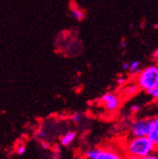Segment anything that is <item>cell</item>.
<instances>
[{"label":"cell","mask_w":158,"mask_h":159,"mask_svg":"<svg viewBox=\"0 0 158 159\" xmlns=\"http://www.w3.org/2000/svg\"><path fill=\"white\" fill-rule=\"evenodd\" d=\"M153 125L152 118H141L133 121L130 127V134L132 137H143L148 136Z\"/></svg>","instance_id":"obj_3"},{"label":"cell","mask_w":158,"mask_h":159,"mask_svg":"<svg viewBox=\"0 0 158 159\" xmlns=\"http://www.w3.org/2000/svg\"><path fill=\"white\" fill-rule=\"evenodd\" d=\"M43 147H44V148H48V143L43 142Z\"/></svg>","instance_id":"obj_22"},{"label":"cell","mask_w":158,"mask_h":159,"mask_svg":"<svg viewBox=\"0 0 158 159\" xmlns=\"http://www.w3.org/2000/svg\"><path fill=\"white\" fill-rule=\"evenodd\" d=\"M140 109H141V107H140L139 105L133 104V105H132V106H131L130 111H131V113H132V114H136V113H138V112L140 111Z\"/></svg>","instance_id":"obj_13"},{"label":"cell","mask_w":158,"mask_h":159,"mask_svg":"<svg viewBox=\"0 0 158 159\" xmlns=\"http://www.w3.org/2000/svg\"><path fill=\"white\" fill-rule=\"evenodd\" d=\"M127 159H142V157L137 156V155H133V154H128Z\"/></svg>","instance_id":"obj_20"},{"label":"cell","mask_w":158,"mask_h":159,"mask_svg":"<svg viewBox=\"0 0 158 159\" xmlns=\"http://www.w3.org/2000/svg\"><path fill=\"white\" fill-rule=\"evenodd\" d=\"M148 137L156 146H158V115L153 117V125Z\"/></svg>","instance_id":"obj_5"},{"label":"cell","mask_w":158,"mask_h":159,"mask_svg":"<svg viewBox=\"0 0 158 159\" xmlns=\"http://www.w3.org/2000/svg\"><path fill=\"white\" fill-rule=\"evenodd\" d=\"M100 102L102 103L103 107L107 111H115L118 109L120 105V98L115 93L108 92L104 95H102L100 98Z\"/></svg>","instance_id":"obj_4"},{"label":"cell","mask_w":158,"mask_h":159,"mask_svg":"<svg viewBox=\"0 0 158 159\" xmlns=\"http://www.w3.org/2000/svg\"><path fill=\"white\" fill-rule=\"evenodd\" d=\"M81 118H82V114H80V113H75L72 116V121L74 123H78L79 121L81 120Z\"/></svg>","instance_id":"obj_12"},{"label":"cell","mask_w":158,"mask_h":159,"mask_svg":"<svg viewBox=\"0 0 158 159\" xmlns=\"http://www.w3.org/2000/svg\"><path fill=\"white\" fill-rule=\"evenodd\" d=\"M146 93H147L149 96H151L152 98L158 99V84H157L156 86H154L153 88H151V89L146 91Z\"/></svg>","instance_id":"obj_11"},{"label":"cell","mask_w":158,"mask_h":159,"mask_svg":"<svg viewBox=\"0 0 158 159\" xmlns=\"http://www.w3.org/2000/svg\"><path fill=\"white\" fill-rule=\"evenodd\" d=\"M121 67H122V69H123V70H129V68H130V63H128V62H124V63H122Z\"/></svg>","instance_id":"obj_17"},{"label":"cell","mask_w":158,"mask_h":159,"mask_svg":"<svg viewBox=\"0 0 158 159\" xmlns=\"http://www.w3.org/2000/svg\"><path fill=\"white\" fill-rule=\"evenodd\" d=\"M101 152H102L101 149H97V148L91 149L85 152V157H86V159H98Z\"/></svg>","instance_id":"obj_9"},{"label":"cell","mask_w":158,"mask_h":159,"mask_svg":"<svg viewBox=\"0 0 158 159\" xmlns=\"http://www.w3.org/2000/svg\"><path fill=\"white\" fill-rule=\"evenodd\" d=\"M126 82H127V79L125 77H123V76L118 77L117 80H116V83H117L118 85H123V84H126Z\"/></svg>","instance_id":"obj_14"},{"label":"cell","mask_w":158,"mask_h":159,"mask_svg":"<svg viewBox=\"0 0 158 159\" xmlns=\"http://www.w3.org/2000/svg\"><path fill=\"white\" fill-rule=\"evenodd\" d=\"M156 147L148 136L133 137L127 144V152L128 154L144 157L153 153L156 151Z\"/></svg>","instance_id":"obj_1"},{"label":"cell","mask_w":158,"mask_h":159,"mask_svg":"<svg viewBox=\"0 0 158 159\" xmlns=\"http://www.w3.org/2000/svg\"><path fill=\"white\" fill-rule=\"evenodd\" d=\"M153 28H154V29H158V24H155V25L153 26Z\"/></svg>","instance_id":"obj_23"},{"label":"cell","mask_w":158,"mask_h":159,"mask_svg":"<svg viewBox=\"0 0 158 159\" xmlns=\"http://www.w3.org/2000/svg\"><path fill=\"white\" fill-rule=\"evenodd\" d=\"M135 83L144 91L156 86L158 84V65H151L143 68L136 75Z\"/></svg>","instance_id":"obj_2"},{"label":"cell","mask_w":158,"mask_h":159,"mask_svg":"<svg viewBox=\"0 0 158 159\" xmlns=\"http://www.w3.org/2000/svg\"><path fill=\"white\" fill-rule=\"evenodd\" d=\"M142 69L140 68V62L139 61H133L130 63V68L129 71H131L132 73L137 75L138 73H140Z\"/></svg>","instance_id":"obj_10"},{"label":"cell","mask_w":158,"mask_h":159,"mask_svg":"<svg viewBox=\"0 0 158 159\" xmlns=\"http://www.w3.org/2000/svg\"><path fill=\"white\" fill-rule=\"evenodd\" d=\"M120 47L121 48H125L127 47V42H126V40L125 39H122L121 41L120 42Z\"/></svg>","instance_id":"obj_18"},{"label":"cell","mask_w":158,"mask_h":159,"mask_svg":"<svg viewBox=\"0 0 158 159\" xmlns=\"http://www.w3.org/2000/svg\"><path fill=\"white\" fill-rule=\"evenodd\" d=\"M26 146H24V145H20L18 148H17V150H16V152L19 154V155H22V154H24L25 152H26Z\"/></svg>","instance_id":"obj_15"},{"label":"cell","mask_w":158,"mask_h":159,"mask_svg":"<svg viewBox=\"0 0 158 159\" xmlns=\"http://www.w3.org/2000/svg\"><path fill=\"white\" fill-rule=\"evenodd\" d=\"M142 159H158V153H151V154H149L147 156H144L142 157Z\"/></svg>","instance_id":"obj_16"},{"label":"cell","mask_w":158,"mask_h":159,"mask_svg":"<svg viewBox=\"0 0 158 159\" xmlns=\"http://www.w3.org/2000/svg\"><path fill=\"white\" fill-rule=\"evenodd\" d=\"M157 153H158V150H157Z\"/></svg>","instance_id":"obj_24"},{"label":"cell","mask_w":158,"mask_h":159,"mask_svg":"<svg viewBox=\"0 0 158 159\" xmlns=\"http://www.w3.org/2000/svg\"><path fill=\"white\" fill-rule=\"evenodd\" d=\"M151 57H152V59H154V60H158V48H156L153 52H152V54H151Z\"/></svg>","instance_id":"obj_19"},{"label":"cell","mask_w":158,"mask_h":159,"mask_svg":"<svg viewBox=\"0 0 158 159\" xmlns=\"http://www.w3.org/2000/svg\"><path fill=\"white\" fill-rule=\"evenodd\" d=\"M76 132L74 131H68L67 133H65L60 139L61 144L63 146H69L76 138Z\"/></svg>","instance_id":"obj_7"},{"label":"cell","mask_w":158,"mask_h":159,"mask_svg":"<svg viewBox=\"0 0 158 159\" xmlns=\"http://www.w3.org/2000/svg\"><path fill=\"white\" fill-rule=\"evenodd\" d=\"M46 136H47V134L45 132H40V133H39V137H40V138H45Z\"/></svg>","instance_id":"obj_21"},{"label":"cell","mask_w":158,"mask_h":159,"mask_svg":"<svg viewBox=\"0 0 158 159\" xmlns=\"http://www.w3.org/2000/svg\"><path fill=\"white\" fill-rule=\"evenodd\" d=\"M139 90H141V89H140L139 86H138V84L136 83H132V84L125 86L124 94L129 96V97H132V96H134Z\"/></svg>","instance_id":"obj_8"},{"label":"cell","mask_w":158,"mask_h":159,"mask_svg":"<svg viewBox=\"0 0 158 159\" xmlns=\"http://www.w3.org/2000/svg\"><path fill=\"white\" fill-rule=\"evenodd\" d=\"M70 11H71V16L73 19L75 20H78V21H82L85 18V13L83 10H81L79 8L76 4H72L71 5V8H70Z\"/></svg>","instance_id":"obj_6"}]
</instances>
